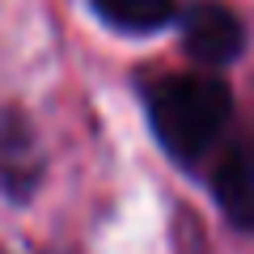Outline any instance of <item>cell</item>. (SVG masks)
I'll use <instances>...</instances> for the list:
<instances>
[{
  "label": "cell",
  "mask_w": 254,
  "mask_h": 254,
  "mask_svg": "<svg viewBox=\"0 0 254 254\" xmlns=\"http://www.w3.org/2000/svg\"><path fill=\"white\" fill-rule=\"evenodd\" d=\"M229 115H233L229 85L208 72L165 76L148 93V119H153L157 140L165 144V153L182 157V161H195L208 153L220 140Z\"/></svg>",
  "instance_id": "1"
},
{
  "label": "cell",
  "mask_w": 254,
  "mask_h": 254,
  "mask_svg": "<svg viewBox=\"0 0 254 254\" xmlns=\"http://www.w3.org/2000/svg\"><path fill=\"white\" fill-rule=\"evenodd\" d=\"M182 47H187L190 60L220 68V64L237 60L246 47V26L229 4L220 0H195L187 13H182Z\"/></svg>",
  "instance_id": "2"
},
{
  "label": "cell",
  "mask_w": 254,
  "mask_h": 254,
  "mask_svg": "<svg viewBox=\"0 0 254 254\" xmlns=\"http://www.w3.org/2000/svg\"><path fill=\"white\" fill-rule=\"evenodd\" d=\"M212 190L233 225L254 229V140H237L212 170Z\"/></svg>",
  "instance_id": "3"
},
{
  "label": "cell",
  "mask_w": 254,
  "mask_h": 254,
  "mask_svg": "<svg viewBox=\"0 0 254 254\" xmlns=\"http://www.w3.org/2000/svg\"><path fill=\"white\" fill-rule=\"evenodd\" d=\"M102 21H110L115 30L127 34H148V30H161L174 21L178 13V0H93Z\"/></svg>",
  "instance_id": "4"
}]
</instances>
